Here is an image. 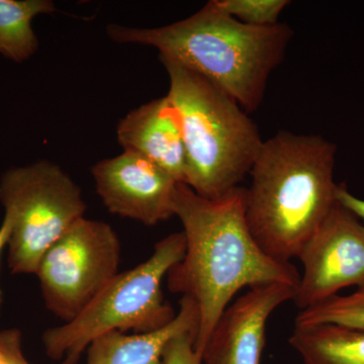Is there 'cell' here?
<instances>
[{
  "label": "cell",
  "instance_id": "cell-15",
  "mask_svg": "<svg viewBox=\"0 0 364 364\" xmlns=\"http://www.w3.org/2000/svg\"><path fill=\"white\" fill-rule=\"evenodd\" d=\"M332 324L364 329V287L348 296L320 301L299 312L296 326Z\"/></svg>",
  "mask_w": 364,
  "mask_h": 364
},
{
  "label": "cell",
  "instance_id": "cell-19",
  "mask_svg": "<svg viewBox=\"0 0 364 364\" xmlns=\"http://www.w3.org/2000/svg\"><path fill=\"white\" fill-rule=\"evenodd\" d=\"M336 200L364 223V200L352 195L345 184H338L337 186Z\"/></svg>",
  "mask_w": 364,
  "mask_h": 364
},
{
  "label": "cell",
  "instance_id": "cell-6",
  "mask_svg": "<svg viewBox=\"0 0 364 364\" xmlns=\"http://www.w3.org/2000/svg\"><path fill=\"white\" fill-rule=\"evenodd\" d=\"M0 202L11 225L7 245L14 274H36L46 251L87 208L75 181L46 160L6 171L0 179Z\"/></svg>",
  "mask_w": 364,
  "mask_h": 364
},
{
  "label": "cell",
  "instance_id": "cell-21",
  "mask_svg": "<svg viewBox=\"0 0 364 364\" xmlns=\"http://www.w3.org/2000/svg\"><path fill=\"white\" fill-rule=\"evenodd\" d=\"M0 364H11L6 356L4 355V352L1 351V349H0Z\"/></svg>",
  "mask_w": 364,
  "mask_h": 364
},
{
  "label": "cell",
  "instance_id": "cell-5",
  "mask_svg": "<svg viewBox=\"0 0 364 364\" xmlns=\"http://www.w3.org/2000/svg\"><path fill=\"white\" fill-rule=\"evenodd\" d=\"M184 251L182 232L158 241L147 260L117 273L73 320L46 330L42 341L48 358L60 364H77L102 335L153 332L168 325L176 314L165 301L162 282L183 258Z\"/></svg>",
  "mask_w": 364,
  "mask_h": 364
},
{
  "label": "cell",
  "instance_id": "cell-8",
  "mask_svg": "<svg viewBox=\"0 0 364 364\" xmlns=\"http://www.w3.org/2000/svg\"><path fill=\"white\" fill-rule=\"evenodd\" d=\"M303 263L294 301L299 310L337 296L348 287H364V225L337 202L301 249Z\"/></svg>",
  "mask_w": 364,
  "mask_h": 364
},
{
  "label": "cell",
  "instance_id": "cell-17",
  "mask_svg": "<svg viewBox=\"0 0 364 364\" xmlns=\"http://www.w3.org/2000/svg\"><path fill=\"white\" fill-rule=\"evenodd\" d=\"M195 332L183 333L169 341L163 352V364H203L195 349Z\"/></svg>",
  "mask_w": 364,
  "mask_h": 364
},
{
  "label": "cell",
  "instance_id": "cell-1",
  "mask_svg": "<svg viewBox=\"0 0 364 364\" xmlns=\"http://www.w3.org/2000/svg\"><path fill=\"white\" fill-rule=\"evenodd\" d=\"M247 188L218 198L198 196L178 183L174 215L186 238L183 258L167 273V287L193 299L200 312L196 351L202 356L215 324L244 287L286 284L298 289L301 274L291 262L260 247L246 219Z\"/></svg>",
  "mask_w": 364,
  "mask_h": 364
},
{
  "label": "cell",
  "instance_id": "cell-18",
  "mask_svg": "<svg viewBox=\"0 0 364 364\" xmlns=\"http://www.w3.org/2000/svg\"><path fill=\"white\" fill-rule=\"evenodd\" d=\"M0 349L11 364H31L21 349V335L18 330L0 332Z\"/></svg>",
  "mask_w": 364,
  "mask_h": 364
},
{
  "label": "cell",
  "instance_id": "cell-16",
  "mask_svg": "<svg viewBox=\"0 0 364 364\" xmlns=\"http://www.w3.org/2000/svg\"><path fill=\"white\" fill-rule=\"evenodd\" d=\"M210 6L246 26L263 28L279 23L287 0H210Z\"/></svg>",
  "mask_w": 364,
  "mask_h": 364
},
{
  "label": "cell",
  "instance_id": "cell-4",
  "mask_svg": "<svg viewBox=\"0 0 364 364\" xmlns=\"http://www.w3.org/2000/svg\"><path fill=\"white\" fill-rule=\"evenodd\" d=\"M168 74L167 95L181 121L186 167L184 183L198 196L218 198L239 186L264 141L247 112L195 72L159 57Z\"/></svg>",
  "mask_w": 364,
  "mask_h": 364
},
{
  "label": "cell",
  "instance_id": "cell-11",
  "mask_svg": "<svg viewBox=\"0 0 364 364\" xmlns=\"http://www.w3.org/2000/svg\"><path fill=\"white\" fill-rule=\"evenodd\" d=\"M117 141L139 153L179 183L186 182V158L178 114L168 95L136 107L119 121Z\"/></svg>",
  "mask_w": 364,
  "mask_h": 364
},
{
  "label": "cell",
  "instance_id": "cell-7",
  "mask_svg": "<svg viewBox=\"0 0 364 364\" xmlns=\"http://www.w3.org/2000/svg\"><path fill=\"white\" fill-rule=\"evenodd\" d=\"M121 255L112 226L81 218L40 261L36 275L46 308L70 322L119 272Z\"/></svg>",
  "mask_w": 364,
  "mask_h": 364
},
{
  "label": "cell",
  "instance_id": "cell-12",
  "mask_svg": "<svg viewBox=\"0 0 364 364\" xmlns=\"http://www.w3.org/2000/svg\"><path fill=\"white\" fill-rule=\"evenodd\" d=\"M198 306L193 299L182 296L176 318L157 331H114L98 337L86 350L87 364H163V352L169 341L183 333L198 334Z\"/></svg>",
  "mask_w": 364,
  "mask_h": 364
},
{
  "label": "cell",
  "instance_id": "cell-20",
  "mask_svg": "<svg viewBox=\"0 0 364 364\" xmlns=\"http://www.w3.org/2000/svg\"><path fill=\"white\" fill-rule=\"evenodd\" d=\"M11 225L9 219L4 218L1 226H0V257H1L2 251L9 244V237H11ZM2 304V294L0 291V308Z\"/></svg>",
  "mask_w": 364,
  "mask_h": 364
},
{
  "label": "cell",
  "instance_id": "cell-9",
  "mask_svg": "<svg viewBox=\"0 0 364 364\" xmlns=\"http://www.w3.org/2000/svg\"><path fill=\"white\" fill-rule=\"evenodd\" d=\"M95 189L112 215L155 226L174 215L177 182L139 153L124 150L91 168Z\"/></svg>",
  "mask_w": 364,
  "mask_h": 364
},
{
  "label": "cell",
  "instance_id": "cell-3",
  "mask_svg": "<svg viewBox=\"0 0 364 364\" xmlns=\"http://www.w3.org/2000/svg\"><path fill=\"white\" fill-rule=\"evenodd\" d=\"M114 42L153 47L207 79L246 112L257 111L270 74L284 61L293 30L286 23L256 28L210 4L184 20L158 28L109 25Z\"/></svg>",
  "mask_w": 364,
  "mask_h": 364
},
{
  "label": "cell",
  "instance_id": "cell-2",
  "mask_svg": "<svg viewBox=\"0 0 364 364\" xmlns=\"http://www.w3.org/2000/svg\"><path fill=\"white\" fill-rule=\"evenodd\" d=\"M336 146L318 135L282 131L264 141L253 163L246 219L272 257L298 258L336 205Z\"/></svg>",
  "mask_w": 364,
  "mask_h": 364
},
{
  "label": "cell",
  "instance_id": "cell-14",
  "mask_svg": "<svg viewBox=\"0 0 364 364\" xmlns=\"http://www.w3.org/2000/svg\"><path fill=\"white\" fill-rule=\"evenodd\" d=\"M55 11L51 0H0V54L18 63L30 59L39 48L33 18Z\"/></svg>",
  "mask_w": 364,
  "mask_h": 364
},
{
  "label": "cell",
  "instance_id": "cell-10",
  "mask_svg": "<svg viewBox=\"0 0 364 364\" xmlns=\"http://www.w3.org/2000/svg\"><path fill=\"white\" fill-rule=\"evenodd\" d=\"M296 287L270 284L249 289L230 304L202 353L203 364H261L268 318L294 299Z\"/></svg>",
  "mask_w": 364,
  "mask_h": 364
},
{
  "label": "cell",
  "instance_id": "cell-13",
  "mask_svg": "<svg viewBox=\"0 0 364 364\" xmlns=\"http://www.w3.org/2000/svg\"><path fill=\"white\" fill-rule=\"evenodd\" d=\"M289 342L305 364H364V329L296 326Z\"/></svg>",
  "mask_w": 364,
  "mask_h": 364
}]
</instances>
